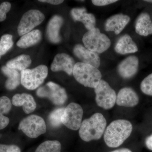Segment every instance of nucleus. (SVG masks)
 <instances>
[{"mask_svg":"<svg viewBox=\"0 0 152 152\" xmlns=\"http://www.w3.org/2000/svg\"><path fill=\"white\" fill-rule=\"evenodd\" d=\"M132 129V125L129 121L115 120L106 128L104 133V140L110 148L119 147L129 137Z\"/></svg>","mask_w":152,"mask_h":152,"instance_id":"f257e3e1","label":"nucleus"},{"mask_svg":"<svg viewBox=\"0 0 152 152\" xmlns=\"http://www.w3.org/2000/svg\"><path fill=\"white\" fill-rule=\"evenodd\" d=\"M107 121L102 114L96 113L82 122L79 129L80 137L85 142L99 140L106 129Z\"/></svg>","mask_w":152,"mask_h":152,"instance_id":"f03ea898","label":"nucleus"},{"mask_svg":"<svg viewBox=\"0 0 152 152\" xmlns=\"http://www.w3.org/2000/svg\"><path fill=\"white\" fill-rule=\"evenodd\" d=\"M73 75L80 84L85 87L94 88L102 80V74L98 68L83 62L75 64Z\"/></svg>","mask_w":152,"mask_h":152,"instance_id":"7ed1b4c3","label":"nucleus"},{"mask_svg":"<svg viewBox=\"0 0 152 152\" xmlns=\"http://www.w3.org/2000/svg\"><path fill=\"white\" fill-rule=\"evenodd\" d=\"M83 42L87 49L98 54L106 51L111 45V41L108 37L96 28L85 34Z\"/></svg>","mask_w":152,"mask_h":152,"instance_id":"20e7f679","label":"nucleus"},{"mask_svg":"<svg viewBox=\"0 0 152 152\" xmlns=\"http://www.w3.org/2000/svg\"><path fill=\"white\" fill-rule=\"evenodd\" d=\"M48 75V68L44 65L26 69L21 72V83L28 90H35L43 83Z\"/></svg>","mask_w":152,"mask_h":152,"instance_id":"39448f33","label":"nucleus"},{"mask_svg":"<svg viewBox=\"0 0 152 152\" xmlns=\"http://www.w3.org/2000/svg\"><path fill=\"white\" fill-rule=\"evenodd\" d=\"M96 103L99 107L104 110L112 108L116 103L117 95L115 91L108 83L101 80L94 88Z\"/></svg>","mask_w":152,"mask_h":152,"instance_id":"423d86ee","label":"nucleus"},{"mask_svg":"<svg viewBox=\"0 0 152 152\" xmlns=\"http://www.w3.org/2000/svg\"><path fill=\"white\" fill-rule=\"evenodd\" d=\"M37 94L41 98H46L56 105H62L68 99L65 89L56 83L49 82L38 89Z\"/></svg>","mask_w":152,"mask_h":152,"instance_id":"0eeeda50","label":"nucleus"},{"mask_svg":"<svg viewBox=\"0 0 152 152\" xmlns=\"http://www.w3.org/2000/svg\"><path fill=\"white\" fill-rule=\"evenodd\" d=\"M46 125L42 117L33 115L25 118L19 124L18 129L31 138H36L46 132Z\"/></svg>","mask_w":152,"mask_h":152,"instance_id":"6e6552de","label":"nucleus"},{"mask_svg":"<svg viewBox=\"0 0 152 152\" xmlns=\"http://www.w3.org/2000/svg\"><path fill=\"white\" fill-rule=\"evenodd\" d=\"M83 114L81 106L76 103H71L65 108L61 117L62 123L70 129L77 130L81 125Z\"/></svg>","mask_w":152,"mask_h":152,"instance_id":"1a4fd4ad","label":"nucleus"},{"mask_svg":"<svg viewBox=\"0 0 152 152\" xmlns=\"http://www.w3.org/2000/svg\"><path fill=\"white\" fill-rule=\"evenodd\" d=\"M45 18V15L38 10H31L26 12L18 26L19 35L23 36L31 31L33 29L40 24Z\"/></svg>","mask_w":152,"mask_h":152,"instance_id":"9d476101","label":"nucleus"},{"mask_svg":"<svg viewBox=\"0 0 152 152\" xmlns=\"http://www.w3.org/2000/svg\"><path fill=\"white\" fill-rule=\"evenodd\" d=\"M139 61L135 56L127 57L119 64L118 72L124 79H130L135 75L138 71Z\"/></svg>","mask_w":152,"mask_h":152,"instance_id":"9b49d317","label":"nucleus"},{"mask_svg":"<svg viewBox=\"0 0 152 152\" xmlns=\"http://www.w3.org/2000/svg\"><path fill=\"white\" fill-rule=\"evenodd\" d=\"M75 61L69 55L62 53L56 55L51 65V69L54 72L62 71L69 75H73Z\"/></svg>","mask_w":152,"mask_h":152,"instance_id":"f8f14e48","label":"nucleus"},{"mask_svg":"<svg viewBox=\"0 0 152 152\" xmlns=\"http://www.w3.org/2000/svg\"><path fill=\"white\" fill-rule=\"evenodd\" d=\"M74 54L82 62L98 68L100 65V58L97 53L90 50L80 44L76 45L73 49Z\"/></svg>","mask_w":152,"mask_h":152,"instance_id":"ddd939ff","label":"nucleus"},{"mask_svg":"<svg viewBox=\"0 0 152 152\" xmlns=\"http://www.w3.org/2000/svg\"><path fill=\"white\" fill-rule=\"evenodd\" d=\"M139 102L138 95L129 87L123 88L120 90L117 95L116 103L118 105L132 107L137 106Z\"/></svg>","mask_w":152,"mask_h":152,"instance_id":"4468645a","label":"nucleus"},{"mask_svg":"<svg viewBox=\"0 0 152 152\" xmlns=\"http://www.w3.org/2000/svg\"><path fill=\"white\" fill-rule=\"evenodd\" d=\"M130 20L127 15L117 14L109 18L105 24V30L107 31H113L118 35L121 32Z\"/></svg>","mask_w":152,"mask_h":152,"instance_id":"2eb2a0df","label":"nucleus"},{"mask_svg":"<svg viewBox=\"0 0 152 152\" xmlns=\"http://www.w3.org/2000/svg\"><path fill=\"white\" fill-rule=\"evenodd\" d=\"M64 23V19L61 16H53L48 23L47 36L50 42L54 44L59 43L61 41L60 30Z\"/></svg>","mask_w":152,"mask_h":152,"instance_id":"dca6fc26","label":"nucleus"},{"mask_svg":"<svg viewBox=\"0 0 152 152\" xmlns=\"http://www.w3.org/2000/svg\"><path fill=\"white\" fill-rule=\"evenodd\" d=\"M71 15L75 21L82 22L88 31L95 28L96 20L95 16L93 14L87 12L85 8L72 9L71 11Z\"/></svg>","mask_w":152,"mask_h":152,"instance_id":"f3484780","label":"nucleus"},{"mask_svg":"<svg viewBox=\"0 0 152 152\" xmlns=\"http://www.w3.org/2000/svg\"><path fill=\"white\" fill-rule=\"evenodd\" d=\"M12 103L16 107H23V110L26 114L33 113L37 107L34 99L29 94H16L12 98Z\"/></svg>","mask_w":152,"mask_h":152,"instance_id":"a211bd4d","label":"nucleus"},{"mask_svg":"<svg viewBox=\"0 0 152 152\" xmlns=\"http://www.w3.org/2000/svg\"><path fill=\"white\" fill-rule=\"evenodd\" d=\"M115 50L121 55L134 53L138 51L135 42L128 34L122 36L118 40L115 45Z\"/></svg>","mask_w":152,"mask_h":152,"instance_id":"6ab92c4d","label":"nucleus"},{"mask_svg":"<svg viewBox=\"0 0 152 152\" xmlns=\"http://www.w3.org/2000/svg\"><path fill=\"white\" fill-rule=\"evenodd\" d=\"M135 29L140 36L147 37L152 34V21L149 14L142 12L139 15L136 20Z\"/></svg>","mask_w":152,"mask_h":152,"instance_id":"aec40b11","label":"nucleus"},{"mask_svg":"<svg viewBox=\"0 0 152 152\" xmlns=\"http://www.w3.org/2000/svg\"><path fill=\"white\" fill-rule=\"evenodd\" d=\"M1 71L4 75L8 77L6 81L5 87L8 90H13L16 88L21 83V74L18 71L10 69L6 66H3Z\"/></svg>","mask_w":152,"mask_h":152,"instance_id":"412c9836","label":"nucleus"},{"mask_svg":"<svg viewBox=\"0 0 152 152\" xmlns=\"http://www.w3.org/2000/svg\"><path fill=\"white\" fill-rule=\"evenodd\" d=\"M42 37V33L39 30H33L22 36L17 42V45L21 48H27L38 43Z\"/></svg>","mask_w":152,"mask_h":152,"instance_id":"4be33fe9","label":"nucleus"},{"mask_svg":"<svg viewBox=\"0 0 152 152\" xmlns=\"http://www.w3.org/2000/svg\"><path fill=\"white\" fill-rule=\"evenodd\" d=\"M31 63L29 56L23 54L9 61L6 66L10 69L22 71L28 67Z\"/></svg>","mask_w":152,"mask_h":152,"instance_id":"5701e85b","label":"nucleus"},{"mask_svg":"<svg viewBox=\"0 0 152 152\" xmlns=\"http://www.w3.org/2000/svg\"><path fill=\"white\" fill-rule=\"evenodd\" d=\"M12 103L7 97H0V130L6 128L10 123V119L4 114H7L12 109Z\"/></svg>","mask_w":152,"mask_h":152,"instance_id":"b1692460","label":"nucleus"},{"mask_svg":"<svg viewBox=\"0 0 152 152\" xmlns=\"http://www.w3.org/2000/svg\"><path fill=\"white\" fill-rule=\"evenodd\" d=\"M61 144L57 140H48L41 144L35 152H61Z\"/></svg>","mask_w":152,"mask_h":152,"instance_id":"393cba45","label":"nucleus"},{"mask_svg":"<svg viewBox=\"0 0 152 152\" xmlns=\"http://www.w3.org/2000/svg\"><path fill=\"white\" fill-rule=\"evenodd\" d=\"M65 108H59L51 113L49 116V121L50 124L54 128L58 127L62 124L61 117Z\"/></svg>","mask_w":152,"mask_h":152,"instance_id":"a878e982","label":"nucleus"},{"mask_svg":"<svg viewBox=\"0 0 152 152\" xmlns=\"http://www.w3.org/2000/svg\"><path fill=\"white\" fill-rule=\"evenodd\" d=\"M12 38V36L8 34L2 36L0 39V55L1 56L5 54L13 47L14 42Z\"/></svg>","mask_w":152,"mask_h":152,"instance_id":"bb28decb","label":"nucleus"},{"mask_svg":"<svg viewBox=\"0 0 152 152\" xmlns=\"http://www.w3.org/2000/svg\"><path fill=\"white\" fill-rule=\"evenodd\" d=\"M140 89L145 94L152 96V73L147 76L142 81Z\"/></svg>","mask_w":152,"mask_h":152,"instance_id":"cd10ccee","label":"nucleus"},{"mask_svg":"<svg viewBox=\"0 0 152 152\" xmlns=\"http://www.w3.org/2000/svg\"><path fill=\"white\" fill-rule=\"evenodd\" d=\"M11 8L10 3L4 2L0 5V22L4 20L7 18V14L10 11Z\"/></svg>","mask_w":152,"mask_h":152,"instance_id":"c85d7f7f","label":"nucleus"},{"mask_svg":"<svg viewBox=\"0 0 152 152\" xmlns=\"http://www.w3.org/2000/svg\"><path fill=\"white\" fill-rule=\"evenodd\" d=\"M0 152H21L19 147L15 145L0 144Z\"/></svg>","mask_w":152,"mask_h":152,"instance_id":"c756f323","label":"nucleus"},{"mask_svg":"<svg viewBox=\"0 0 152 152\" xmlns=\"http://www.w3.org/2000/svg\"><path fill=\"white\" fill-rule=\"evenodd\" d=\"M93 4L96 6H104L116 2L118 1L115 0H92L91 1Z\"/></svg>","mask_w":152,"mask_h":152,"instance_id":"7c9ffc66","label":"nucleus"},{"mask_svg":"<svg viewBox=\"0 0 152 152\" xmlns=\"http://www.w3.org/2000/svg\"><path fill=\"white\" fill-rule=\"evenodd\" d=\"M145 144L147 148L152 151V134L147 137L145 140Z\"/></svg>","mask_w":152,"mask_h":152,"instance_id":"2f4dec72","label":"nucleus"},{"mask_svg":"<svg viewBox=\"0 0 152 152\" xmlns=\"http://www.w3.org/2000/svg\"><path fill=\"white\" fill-rule=\"evenodd\" d=\"M39 1L41 2L49 3L51 4L57 5L61 4L64 1H61V0H59V1L58 0H41V1Z\"/></svg>","mask_w":152,"mask_h":152,"instance_id":"473e14b6","label":"nucleus"},{"mask_svg":"<svg viewBox=\"0 0 152 152\" xmlns=\"http://www.w3.org/2000/svg\"><path fill=\"white\" fill-rule=\"evenodd\" d=\"M110 152H132L129 149L126 148H123L115 150Z\"/></svg>","mask_w":152,"mask_h":152,"instance_id":"72a5a7b5","label":"nucleus"},{"mask_svg":"<svg viewBox=\"0 0 152 152\" xmlns=\"http://www.w3.org/2000/svg\"><path fill=\"white\" fill-rule=\"evenodd\" d=\"M144 1L147 2L152 3V0H146V1Z\"/></svg>","mask_w":152,"mask_h":152,"instance_id":"f704fd0d","label":"nucleus"},{"mask_svg":"<svg viewBox=\"0 0 152 152\" xmlns=\"http://www.w3.org/2000/svg\"><path fill=\"white\" fill-rule=\"evenodd\" d=\"M2 56H1V55H0V59H1V58Z\"/></svg>","mask_w":152,"mask_h":152,"instance_id":"c9c22d12","label":"nucleus"}]
</instances>
